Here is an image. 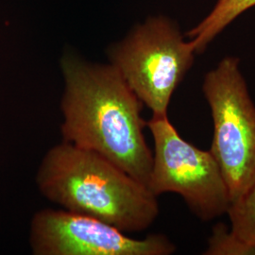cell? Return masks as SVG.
Returning a JSON list of instances; mask_svg holds the SVG:
<instances>
[{
  "instance_id": "7a4b0ae2",
  "label": "cell",
  "mask_w": 255,
  "mask_h": 255,
  "mask_svg": "<svg viewBox=\"0 0 255 255\" xmlns=\"http://www.w3.org/2000/svg\"><path fill=\"white\" fill-rule=\"evenodd\" d=\"M36 183L45 198L63 209L127 234L149 228L160 212L158 197L144 183L103 156L65 141L44 156Z\"/></svg>"
},
{
  "instance_id": "ba28073f",
  "label": "cell",
  "mask_w": 255,
  "mask_h": 255,
  "mask_svg": "<svg viewBox=\"0 0 255 255\" xmlns=\"http://www.w3.org/2000/svg\"><path fill=\"white\" fill-rule=\"evenodd\" d=\"M231 230L249 246L255 248V185L229 207Z\"/></svg>"
},
{
  "instance_id": "52a82bcc",
  "label": "cell",
  "mask_w": 255,
  "mask_h": 255,
  "mask_svg": "<svg viewBox=\"0 0 255 255\" xmlns=\"http://www.w3.org/2000/svg\"><path fill=\"white\" fill-rule=\"evenodd\" d=\"M255 6V0H218L209 14L186 33L196 54L203 53L222 30Z\"/></svg>"
},
{
  "instance_id": "9c48e42d",
  "label": "cell",
  "mask_w": 255,
  "mask_h": 255,
  "mask_svg": "<svg viewBox=\"0 0 255 255\" xmlns=\"http://www.w3.org/2000/svg\"><path fill=\"white\" fill-rule=\"evenodd\" d=\"M205 255H255V248L249 246L226 225L218 223L213 227Z\"/></svg>"
},
{
  "instance_id": "277c9868",
  "label": "cell",
  "mask_w": 255,
  "mask_h": 255,
  "mask_svg": "<svg viewBox=\"0 0 255 255\" xmlns=\"http://www.w3.org/2000/svg\"><path fill=\"white\" fill-rule=\"evenodd\" d=\"M195 49L170 20L152 17L109 50L118 70L152 116H167L174 92L191 69Z\"/></svg>"
},
{
  "instance_id": "3957f363",
  "label": "cell",
  "mask_w": 255,
  "mask_h": 255,
  "mask_svg": "<svg viewBox=\"0 0 255 255\" xmlns=\"http://www.w3.org/2000/svg\"><path fill=\"white\" fill-rule=\"evenodd\" d=\"M239 64L237 57L224 58L202 83L214 123L210 151L223 174L232 202L255 185V104Z\"/></svg>"
},
{
  "instance_id": "6da1fadb",
  "label": "cell",
  "mask_w": 255,
  "mask_h": 255,
  "mask_svg": "<svg viewBox=\"0 0 255 255\" xmlns=\"http://www.w3.org/2000/svg\"><path fill=\"white\" fill-rule=\"evenodd\" d=\"M63 141L94 151L147 186L153 152L144 135V104L112 64L67 54L62 60Z\"/></svg>"
},
{
  "instance_id": "8992f818",
  "label": "cell",
  "mask_w": 255,
  "mask_h": 255,
  "mask_svg": "<svg viewBox=\"0 0 255 255\" xmlns=\"http://www.w3.org/2000/svg\"><path fill=\"white\" fill-rule=\"evenodd\" d=\"M29 243L34 255H169L176 251L164 235L136 239L101 219L49 208L34 214Z\"/></svg>"
},
{
  "instance_id": "5b68a950",
  "label": "cell",
  "mask_w": 255,
  "mask_h": 255,
  "mask_svg": "<svg viewBox=\"0 0 255 255\" xmlns=\"http://www.w3.org/2000/svg\"><path fill=\"white\" fill-rule=\"evenodd\" d=\"M154 143L147 187L155 196L180 195L194 215L206 222L227 214L231 198L214 155L185 141L167 116L146 121Z\"/></svg>"
}]
</instances>
